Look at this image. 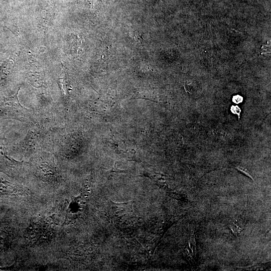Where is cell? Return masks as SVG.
Segmentation results:
<instances>
[{"label": "cell", "mask_w": 271, "mask_h": 271, "mask_svg": "<svg viewBox=\"0 0 271 271\" xmlns=\"http://www.w3.org/2000/svg\"><path fill=\"white\" fill-rule=\"evenodd\" d=\"M20 88L15 94L4 98L0 105V118L19 120L30 119V109L23 107L18 98Z\"/></svg>", "instance_id": "1"}, {"label": "cell", "mask_w": 271, "mask_h": 271, "mask_svg": "<svg viewBox=\"0 0 271 271\" xmlns=\"http://www.w3.org/2000/svg\"><path fill=\"white\" fill-rule=\"evenodd\" d=\"M242 97L238 95L234 96L232 99V101L236 104H238L241 102L242 101Z\"/></svg>", "instance_id": "5"}, {"label": "cell", "mask_w": 271, "mask_h": 271, "mask_svg": "<svg viewBox=\"0 0 271 271\" xmlns=\"http://www.w3.org/2000/svg\"><path fill=\"white\" fill-rule=\"evenodd\" d=\"M189 246L192 252V255L194 256L195 255L196 251V242L194 236L192 233L189 240Z\"/></svg>", "instance_id": "2"}, {"label": "cell", "mask_w": 271, "mask_h": 271, "mask_svg": "<svg viewBox=\"0 0 271 271\" xmlns=\"http://www.w3.org/2000/svg\"><path fill=\"white\" fill-rule=\"evenodd\" d=\"M231 229L234 233H239L241 231V227L238 222H234L230 227Z\"/></svg>", "instance_id": "3"}, {"label": "cell", "mask_w": 271, "mask_h": 271, "mask_svg": "<svg viewBox=\"0 0 271 271\" xmlns=\"http://www.w3.org/2000/svg\"><path fill=\"white\" fill-rule=\"evenodd\" d=\"M231 110L232 112L237 114L238 116L240 115V109L237 106H232L231 107Z\"/></svg>", "instance_id": "4"}]
</instances>
